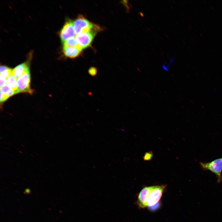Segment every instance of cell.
<instances>
[{
    "label": "cell",
    "mask_w": 222,
    "mask_h": 222,
    "mask_svg": "<svg viewBox=\"0 0 222 222\" xmlns=\"http://www.w3.org/2000/svg\"><path fill=\"white\" fill-rule=\"evenodd\" d=\"M31 76L30 71L27 72L17 80V94L21 92L32 94L30 87Z\"/></svg>",
    "instance_id": "3957f363"
},
{
    "label": "cell",
    "mask_w": 222,
    "mask_h": 222,
    "mask_svg": "<svg viewBox=\"0 0 222 222\" xmlns=\"http://www.w3.org/2000/svg\"><path fill=\"white\" fill-rule=\"evenodd\" d=\"M152 157V153L150 152L146 153L144 156V158L145 160H150Z\"/></svg>",
    "instance_id": "9a60e30c"
},
{
    "label": "cell",
    "mask_w": 222,
    "mask_h": 222,
    "mask_svg": "<svg viewBox=\"0 0 222 222\" xmlns=\"http://www.w3.org/2000/svg\"><path fill=\"white\" fill-rule=\"evenodd\" d=\"M6 84L12 89L15 94H17V79L13 75H10L7 79Z\"/></svg>",
    "instance_id": "7c38bea8"
},
{
    "label": "cell",
    "mask_w": 222,
    "mask_h": 222,
    "mask_svg": "<svg viewBox=\"0 0 222 222\" xmlns=\"http://www.w3.org/2000/svg\"><path fill=\"white\" fill-rule=\"evenodd\" d=\"M97 32L96 31H92L76 35L75 38L78 46L82 49L89 47Z\"/></svg>",
    "instance_id": "277c9868"
},
{
    "label": "cell",
    "mask_w": 222,
    "mask_h": 222,
    "mask_svg": "<svg viewBox=\"0 0 222 222\" xmlns=\"http://www.w3.org/2000/svg\"><path fill=\"white\" fill-rule=\"evenodd\" d=\"M76 34L73 22L70 20L67 21L60 33V37L63 43L68 39L75 37Z\"/></svg>",
    "instance_id": "8992f818"
},
{
    "label": "cell",
    "mask_w": 222,
    "mask_h": 222,
    "mask_svg": "<svg viewBox=\"0 0 222 222\" xmlns=\"http://www.w3.org/2000/svg\"><path fill=\"white\" fill-rule=\"evenodd\" d=\"M0 87L6 84L7 79L11 75L13 70L5 66H0Z\"/></svg>",
    "instance_id": "8fae6325"
},
{
    "label": "cell",
    "mask_w": 222,
    "mask_h": 222,
    "mask_svg": "<svg viewBox=\"0 0 222 222\" xmlns=\"http://www.w3.org/2000/svg\"><path fill=\"white\" fill-rule=\"evenodd\" d=\"M29 71H30L29 68L28 64L27 63H24L16 67L13 70L11 75L17 80Z\"/></svg>",
    "instance_id": "9c48e42d"
},
{
    "label": "cell",
    "mask_w": 222,
    "mask_h": 222,
    "mask_svg": "<svg viewBox=\"0 0 222 222\" xmlns=\"http://www.w3.org/2000/svg\"><path fill=\"white\" fill-rule=\"evenodd\" d=\"M64 43V46L69 47H76L79 46L77 43L75 37L70 38Z\"/></svg>",
    "instance_id": "4fadbf2b"
},
{
    "label": "cell",
    "mask_w": 222,
    "mask_h": 222,
    "mask_svg": "<svg viewBox=\"0 0 222 222\" xmlns=\"http://www.w3.org/2000/svg\"><path fill=\"white\" fill-rule=\"evenodd\" d=\"M154 186L146 187L141 190L138 194L137 202L139 207L144 208L148 206L147 201L148 198Z\"/></svg>",
    "instance_id": "52a82bcc"
},
{
    "label": "cell",
    "mask_w": 222,
    "mask_h": 222,
    "mask_svg": "<svg viewBox=\"0 0 222 222\" xmlns=\"http://www.w3.org/2000/svg\"><path fill=\"white\" fill-rule=\"evenodd\" d=\"M166 188V186L164 185L154 186L148 198V206L152 207L159 202Z\"/></svg>",
    "instance_id": "5b68a950"
},
{
    "label": "cell",
    "mask_w": 222,
    "mask_h": 222,
    "mask_svg": "<svg viewBox=\"0 0 222 222\" xmlns=\"http://www.w3.org/2000/svg\"><path fill=\"white\" fill-rule=\"evenodd\" d=\"M82 49L79 46L69 47L64 46L63 51L64 55L66 57L73 58L79 56Z\"/></svg>",
    "instance_id": "ba28073f"
},
{
    "label": "cell",
    "mask_w": 222,
    "mask_h": 222,
    "mask_svg": "<svg viewBox=\"0 0 222 222\" xmlns=\"http://www.w3.org/2000/svg\"><path fill=\"white\" fill-rule=\"evenodd\" d=\"M15 94L12 89L7 84L0 88V102H3Z\"/></svg>",
    "instance_id": "30bf717a"
},
{
    "label": "cell",
    "mask_w": 222,
    "mask_h": 222,
    "mask_svg": "<svg viewBox=\"0 0 222 222\" xmlns=\"http://www.w3.org/2000/svg\"><path fill=\"white\" fill-rule=\"evenodd\" d=\"M88 72L90 75L93 77L97 75V69L96 68L92 67L89 69Z\"/></svg>",
    "instance_id": "5bb4252c"
},
{
    "label": "cell",
    "mask_w": 222,
    "mask_h": 222,
    "mask_svg": "<svg viewBox=\"0 0 222 222\" xmlns=\"http://www.w3.org/2000/svg\"><path fill=\"white\" fill-rule=\"evenodd\" d=\"M199 164L203 170L210 171L216 175L218 183L222 182V157L208 162H200Z\"/></svg>",
    "instance_id": "7a4b0ae2"
},
{
    "label": "cell",
    "mask_w": 222,
    "mask_h": 222,
    "mask_svg": "<svg viewBox=\"0 0 222 222\" xmlns=\"http://www.w3.org/2000/svg\"><path fill=\"white\" fill-rule=\"evenodd\" d=\"M73 26L76 34L92 31H97L99 27L94 25L86 18L79 16L73 22Z\"/></svg>",
    "instance_id": "6da1fadb"
},
{
    "label": "cell",
    "mask_w": 222,
    "mask_h": 222,
    "mask_svg": "<svg viewBox=\"0 0 222 222\" xmlns=\"http://www.w3.org/2000/svg\"><path fill=\"white\" fill-rule=\"evenodd\" d=\"M31 190L28 188H26L24 192V194L26 195L30 194L31 193Z\"/></svg>",
    "instance_id": "2e32d148"
}]
</instances>
